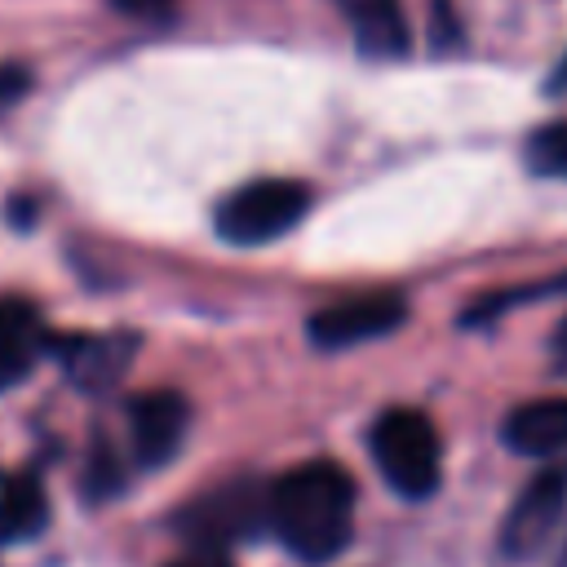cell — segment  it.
Here are the masks:
<instances>
[{
    "label": "cell",
    "mask_w": 567,
    "mask_h": 567,
    "mask_svg": "<svg viewBox=\"0 0 567 567\" xmlns=\"http://www.w3.org/2000/svg\"><path fill=\"white\" fill-rule=\"evenodd\" d=\"M270 532L301 563H332L354 536V478L337 461H301L270 483Z\"/></svg>",
    "instance_id": "6da1fadb"
},
{
    "label": "cell",
    "mask_w": 567,
    "mask_h": 567,
    "mask_svg": "<svg viewBox=\"0 0 567 567\" xmlns=\"http://www.w3.org/2000/svg\"><path fill=\"white\" fill-rule=\"evenodd\" d=\"M372 461L381 470V478L408 496V501H421L439 487V474H443V443H439V430L425 412L416 408H390L377 425H372Z\"/></svg>",
    "instance_id": "7a4b0ae2"
},
{
    "label": "cell",
    "mask_w": 567,
    "mask_h": 567,
    "mask_svg": "<svg viewBox=\"0 0 567 567\" xmlns=\"http://www.w3.org/2000/svg\"><path fill=\"white\" fill-rule=\"evenodd\" d=\"M310 213V186L292 177H261L230 190L217 204V235L239 248H257L284 239Z\"/></svg>",
    "instance_id": "3957f363"
},
{
    "label": "cell",
    "mask_w": 567,
    "mask_h": 567,
    "mask_svg": "<svg viewBox=\"0 0 567 567\" xmlns=\"http://www.w3.org/2000/svg\"><path fill=\"white\" fill-rule=\"evenodd\" d=\"M182 532L190 536L195 549H226L235 540L257 536L270 527V487L257 483H221L217 492L199 496L195 505L182 509Z\"/></svg>",
    "instance_id": "277c9868"
},
{
    "label": "cell",
    "mask_w": 567,
    "mask_h": 567,
    "mask_svg": "<svg viewBox=\"0 0 567 567\" xmlns=\"http://www.w3.org/2000/svg\"><path fill=\"white\" fill-rule=\"evenodd\" d=\"M408 319V301L394 292H363L350 301H337L319 315H310V341L323 350H350L363 341H377L394 332Z\"/></svg>",
    "instance_id": "5b68a950"
},
{
    "label": "cell",
    "mask_w": 567,
    "mask_h": 567,
    "mask_svg": "<svg viewBox=\"0 0 567 567\" xmlns=\"http://www.w3.org/2000/svg\"><path fill=\"white\" fill-rule=\"evenodd\" d=\"M563 505H567V470H545V474H536V478L523 487V496L509 505V514H505L501 549H505L509 558H532V554L549 540V532H554Z\"/></svg>",
    "instance_id": "8992f818"
},
{
    "label": "cell",
    "mask_w": 567,
    "mask_h": 567,
    "mask_svg": "<svg viewBox=\"0 0 567 567\" xmlns=\"http://www.w3.org/2000/svg\"><path fill=\"white\" fill-rule=\"evenodd\" d=\"M190 425V403L177 390H146L128 403V439L142 465H164L177 456Z\"/></svg>",
    "instance_id": "52a82bcc"
},
{
    "label": "cell",
    "mask_w": 567,
    "mask_h": 567,
    "mask_svg": "<svg viewBox=\"0 0 567 567\" xmlns=\"http://www.w3.org/2000/svg\"><path fill=\"white\" fill-rule=\"evenodd\" d=\"M53 350L40 310L27 297H0V390H13Z\"/></svg>",
    "instance_id": "ba28073f"
},
{
    "label": "cell",
    "mask_w": 567,
    "mask_h": 567,
    "mask_svg": "<svg viewBox=\"0 0 567 567\" xmlns=\"http://www.w3.org/2000/svg\"><path fill=\"white\" fill-rule=\"evenodd\" d=\"M53 350H58V359L75 385L106 390L124 377L137 341H133V332H75L66 341H53Z\"/></svg>",
    "instance_id": "9c48e42d"
},
{
    "label": "cell",
    "mask_w": 567,
    "mask_h": 567,
    "mask_svg": "<svg viewBox=\"0 0 567 567\" xmlns=\"http://www.w3.org/2000/svg\"><path fill=\"white\" fill-rule=\"evenodd\" d=\"M505 447L518 456H558L567 452V399H532L514 408L501 425Z\"/></svg>",
    "instance_id": "30bf717a"
},
{
    "label": "cell",
    "mask_w": 567,
    "mask_h": 567,
    "mask_svg": "<svg viewBox=\"0 0 567 567\" xmlns=\"http://www.w3.org/2000/svg\"><path fill=\"white\" fill-rule=\"evenodd\" d=\"M354 27V40L368 58H403L408 53V18L399 0H341Z\"/></svg>",
    "instance_id": "8fae6325"
},
{
    "label": "cell",
    "mask_w": 567,
    "mask_h": 567,
    "mask_svg": "<svg viewBox=\"0 0 567 567\" xmlns=\"http://www.w3.org/2000/svg\"><path fill=\"white\" fill-rule=\"evenodd\" d=\"M49 523V496L35 474H4L0 483V540H31Z\"/></svg>",
    "instance_id": "7c38bea8"
},
{
    "label": "cell",
    "mask_w": 567,
    "mask_h": 567,
    "mask_svg": "<svg viewBox=\"0 0 567 567\" xmlns=\"http://www.w3.org/2000/svg\"><path fill=\"white\" fill-rule=\"evenodd\" d=\"M527 164L540 177H563L567 182V120L545 124L527 137Z\"/></svg>",
    "instance_id": "4fadbf2b"
},
{
    "label": "cell",
    "mask_w": 567,
    "mask_h": 567,
    "mask_svg": "<svg viewBox=\"0 0 567 567\" xmlns=\"http://www.w3.org/2000/svg\"><path fill=\"white\" fill-rule=\"evenodd\" d=\"M27 89H31V71L18 66V62H0V111L13 106V102H22Z\"/></svg>",
    "instance_id": "5bb4252c"
},
{
    "label": "cell",
    "mask_w": 567,
    "mask_h": 567,
    "mask_svg": "<svg viewBox=\"0 0 567 567\" xmlns=\"http://www.w3.org/2000/svg\"><path fill=\"white\" fill-rule=\"evenodd\" d=\"M115 4H120L124 13H133V18H142V22H164L177 0H115Z\"/></svg>",
    "instance_id": "9a60e30c"
},
{
    "label": "cell",
    "mask_w": 567,
    "mask_h": 567,
    "mask_svg": "<svg viewBox=\"0 0 567 567\" xmlns=\"http://www.w3.org/2000/svg\"><path fill=\"white\" fill-rule=\"evenodd\" d=\"M168 567H235V563L221 549H195V554H186V558H177Z\"/></svg>",
    "instance_id": "2e32d148"
},
{
    "label": "cell",
    "mask_w": 567,
    "mask_h": 567,
    "mask_svg": "<svg viewBox=\"0 0 567 567\" xmlns=\"http://www.w3.org/2000/svg\"><path fill=\"white\" fill-rule=\"evenodd\" d=\"M554 359H558V368L567 372V319H563L558 332H554Z\"/></svg>",
    "instance_id": "e0dca14e"
},
{
    "label": "cell",
    "mask_w": 567,
    "mask_h": 567,
    "mask_svg": "<svg viewBox=\"0 0 567 567\" xmlns=\"http://www.w3.org/2000/svg\"><path fill=\"white\" fill-rule=\"evenodd\" d=\"M558 84H567V62H563V71H558Z\"/></svg>",
    "instance_id": "ac0fdd59"
}]
</instances>
